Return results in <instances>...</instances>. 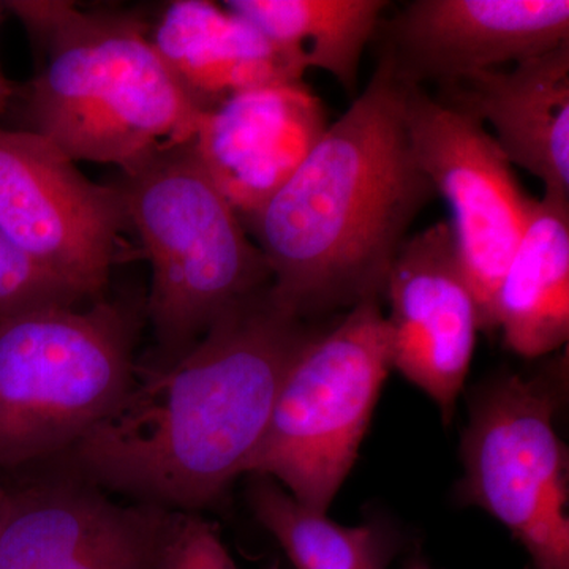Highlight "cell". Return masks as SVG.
I'll return each mask as SVG.
<instances>
[{
	"mask_svg": "<svg viewBox=\"0 0 569 569\" xmlns=\"http://www.w3.org/2000/svg\"><path fill=\"white\" fill-rule=\"evenodd\" d=\"M317 331L266 288L170 365L137 366L121 402L70 449L74 463L138 503H216L249 473L284 376Z\"/></svg>",
	"mask_w": 569,
	"mask_h": 569,
	"instance_id": "1",
	"label": "cell"
},
{
	"mask_svg": "<svg viewBox=\"0 0 569 569\" xmlns=\"http://www.w3.org/2000/svg\"><path fill=\"white\" fill-rule=\"evenodd\" d=\"M436 194L411 152L403 86L378 59L365 91L242 223L272 296L309 320L383 301L392 261Z\"/></svg>",
	"mask_w": 569,
	"mask_h": 569,
	"instance_id": "2",
	"label": "cell"
},
{
	"mask_svg": "<svg viewBox=\"0 0 569 569\" xmlns=\"http://www.w3.org/2000/svg\"><path fill=\"white\" fill-rule=\"evenodd\" d=\"M31 33L41 66L28 96L31 132L73 162L122 174L193 140L201 111L130 14L91 13L61 0L3 3Z\"/></svg>",
	"mask_w": 569,
	"mask_h": 569,
	"instance_id": "3",
	"label": "cell"
},
{
	"mask_svg": "<svg viewBox=\"0 0 569 569\" xmlns=\"http://www.w3.org/2000/svg\"><path fill=\"white\" fill-rule=\"evenodd\" d=\"M118 187L152 266L146 313L157 347L144 366H167L271 287V271L192 140L123 173Z\"/></svg>",
	"mask_w": 569,
	"mask_h": 569,
	"instance_id": "4",
	"label": "cell"
},
{
	"mask_svg": "<svg viewBox=\"0 0 569 569\" xmlns=\"http://www.w3.org/2000/svg\"><path fill=\"white\" fill-rule=\"evenodd\" d=\"M138 320L118 301L0 318V468L70 451L137 377Z\"/></svg>",
	"mask_w": 569,
	"mask_h": 569,
	"instance_id": "5",
	"label": "cell"
},
{
	"mask_svg": "<svg viewBox=\"0 0 569 569\" xmlns=\"http://www.w3.org/2000/svg\"><path fill=\"white\" fill-rule=\"evenodd\" d=\"M392 369L381 302L355 306L291 362L249 473L326 515L356 459Z\"/></svg>",
	"mask_w": 569,
	"mask_h": 569,
	"instance_id": "6",
	"label": "cell"
},
{
	"mask_svg": "<svg viewBox=\"0 0 569 569\" xmlns=\"http://www.w3.org/2000/svg\"><path fill=\"white\" fill-rule=\"evenodd\" d=\"M545 385L501 376L471 402L463 492L518 539L535 569H569L568 451Z\"/></svg>",
	"mask_w": 569,
	"mask_h": 569,
	"instance_id": "7",
	"label": "cell"
},
{
	"mask_svg": "<svg viewBox=\"0 0 569 569\" xmlns=\"http://www.w3.org/2000/svg\"><path fill=\"white\" fill-rule=\"evenodd\" d=\"M402 86L415 162L451 208L449 223L482 331H493V298L533 198L520 189L512 164L481 122L438 102L425 88Z\"/></svg>",
	"mask_w": 569,
	"mask_h": 569,
	"instance_id": "8",
	"label": "cell"
},
{
	"mask_svg": "<svg viewBox=\"0 0 569 569\" xmlns=\"http://www.w3.org/2000/svg\"><path fill=\"white\" fill-rule=\"evenodd\" d=\"M127 222L119 187L89 181L39 133L0 129V233L33 263L97 301Z\"/></svg>",
	"mask_w": 569,
	"mask_h": 569,
	"instance_id": "9",
	"label": "cell"
},
{
	"mask_svg": "<svg viewBox=\"0 0 569 569\" xmlns=\"http://www.w3.org/2000/svg\"><path fill=\"white\" fill-rule=\"evenodd\" d=\"M385 299L392 369L451 421L482 323L448 220L407 238L389 269Z\"/></svg>",
	"mask_w": 569,
	"mask_h": 569,
	"instance_id": "10",
	"label": "cell"
},
{
	"mask_svg": "<svg viewBox=\"0 0 569 569\" xmlns=\"http://www.w3.org/2000/svg\"><path fill=\"white\" fill-rule=\"evenodd\" d=\"M378 59L400 84L438 86L569 41L568 0H413L381 18Z\"/></svg>",
	"mask_w": 569,
	"mask_h": 569,
	"instance_id": "11",
	"label": "cell"
},
{
	"mask_svg": "<svg viewBox=\"0 0 569 569\" xmlns=\"http://www.w3.org/2000/svg\"><path fill=\"white\" fill-rule=\"evenodd\" d=\"M167 512L80 482L7 489L0 569H151Z\"/></svg>",
	"mask_w": 569,
	"mask_h": 569,
	"instance_id": "12",
	"label": "cell"
},
{
	"mask_svg": "<svg viewBox=\"0 0 569 569\" xmlns=\"http://www.w3.org/2000/svg\"><path fill=\"white\" fill-rule=\"evenodd\" d=\"M320 99L301 82L234 93L206 111L193 148L241 217L257 212L328 129Z\"/></svg>",
	"mask_w": 569,
	"mask_h": 569,
	"instance_id": "13",
	"label": "cell"
},
{
	"mask_svg": "<svg viewBox=\"0 0 569 569\" xmlns=\"http://www.w3.org/2000/svg\"><path fill=\"white\" fill-rule=\"evenodd\" d=\"M447 107L489 123L511 164L569 200V41L523 59L511 70L475 71L437 86Z\"/></svg>",
	"mask_w": 569,
	"mask_h": 569,
	"instance_id": "14",
	"label": "cell"
},
{
	"mask_svg": "<svg viewBox=\"0 0 569 569\" xmlns=\"http://www.w3.org/2000/svg\"><path fill=\"white\" fill-rule=\"evenodd\" d=\"M149 37L182 91L204 112L234 93L301 82L306 73L223 3L170 2Z\"/></svg>",
	"mask_w": 569,
	"mask_h": 569,
	"instance_id": "15",
	"label": "cell"
},
{
	"mask_svg": "<svg viewBox=\"0 0 569 569\" xmlns=\"http://www.w3.org/2000/svg\"><path fill=\"white\" fill-rule=\"evenodd\" d=\"M492 328L509 350L539 358L569 339V200L531 203L492 306Z\"/></svg>",
	"mask_w": 569,
	"mask_h": 569,
	"instance_id": "16",
	"label": "cell"
},
{
	"mask_svg": "<svg viewBox=\"0 0 569 569\" xmlns=\"http://www.w3.org/2000/svg\"><path fill=\"white\" fill-rule=\"evenodd\" d=\"M385 0H228L223 7L250 22L305 70L328 71L350 96L362 54L376 37Z\"/></svg>",
	"mask_w": 569,
	"mask_h": 569,
	"instance_id": "17",
	"label": "cell"
},
{
	"mask_svg": "<svg viewBox=\"0 0 569 569\" xmlns=\"http://www.w3.org/2000/svg\"><path fill=\"white\" fill-rule=\"evenodd\" d=\"M252 477L247 498L254 518L296 569H359L391 549L376 527L340 526L296 500L274 479Z\"/></svg>",
	"mask_w": 569,
	"mask_h": 569,
	"instance_id": "18",
	"label": "cell"
},
{
	"mask_svg": "<svg viewBox=\"0 0 569 569\" xmlns=\"http://www.w3.org/2000/svg\"><path fill=\"white\" fill-rule=\"evenodd\" d=\"M77 288L44 271L0 233V318L44 306H78Z\"/></svg>",
	"mask_w": 569,
	"mask_h": 569,
	"instance_id": "19",
	"label": "cell"
},
{
	"mask_svg": "<svg viewBox=\"0 0 569 569\" xmlns=\"http://www.w3.org/2000/svg\"><path fill=\"white\" fill-rule=\"evenodd\" d=\"M151 569H238L219 531L203 516L168 511Z\"/></svg>",
	"mask_w": 569,
	"mask_h": 569,
	"instance_id": "20",
	"label": "cell"
},
{
	"mask_svg": "<svg viewBox=\"0 0 569 569\" xmlns=\"http://www.w3.org/2000/svg\"><path fill=\"white\" fill-rule=\"evenodd\" d=\"M0 11H2V3H0ZM14 93H17V89H14L13 82L3 74L2 67H0V116L9 108Z\"/></svg>",
	"mask_w": 569,
	"mask_h": 569,
	"instance_id": "21",
	"label": "cell"
},
{
	"mask_svg": "<svg viewBox=\"0 0 569 569\" xmlns=\"http://www.w3.org/2000/svg\"><path fill=\"white\" fill-rule=\"evenodd\" d=\"M391 556L392 549L385 550V552H381L380 556L376 557V559L369 561V563H367L366 567L359 569H387Z\"/></svg>",
	"mask_w": 569,
	"mask_h": 569,
	"instance_id": "22",
	"label": "cell"
},
{
	"mask_svg": "<svg viewBox=\"0 0 569 569\" xmlns=\"http://www.w3.org/2000/svg\"><path fill=\"white\" fill-rule=\"evenodd\" d=\"M7 500V488H3L2 485H0V512H2L3 505H6Z\"/></svg>",
	"mask_w": 569,
	"mask_h": 569,
	"instance_id": "23",
	"label": "cell"
},
{
	"mask_svg": "<svg viewBox=\"0 0 569 569\" xmlns=\"http://www.w3.org/2000/svg\"><path fill=\"white\" fill-rule=\"evenodd\" d=\"M407 569H430V568L427 567L425 561H413V563H410V567H408Z\"/></svg>",
	"mask_w": 569,
	"mask_h": 569,
	"instance_id": "24",
	"label": "cell"
}]
</instances>
